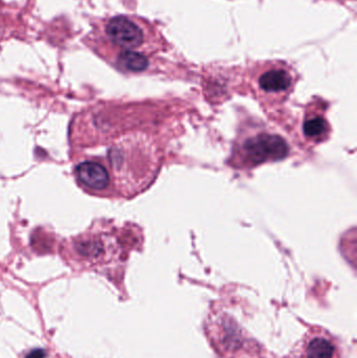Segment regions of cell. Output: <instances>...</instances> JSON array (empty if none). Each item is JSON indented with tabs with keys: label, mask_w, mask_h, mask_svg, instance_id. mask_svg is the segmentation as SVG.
<instances>
[{
	"label": "cell",
	"mask_w": 357,
	"mask_h": 358,
	"mask_svg": "<svg viewBox=\"0 0 357 358\" xmlns=\"http://www.w3.org/2000/svg\"><path fill=\"white\" fill-rule=\"evenodd\" d=\"M85 43L122 73H144L150 59L166 45L156 27L146 19L117 15L94 25Z\"/></svg>",
	"instance_id": "cell-1"
},
{
	"label": "cell",
	"mask_w": 357,
	"mask_h": 358,
	"mask_svg": "<svg viewBox=\"0 0 357 358\" xmlns=\"http://www.w3.org/2000/svg\"><path fill=\"white\" fill-rule=\"evenodd\" d=\"M285 358H342L339 341L324 328L310 327Z\"/></svg>",
	"instance_id": "cell-2"
},
{
	"label": "cell",
	"mask_w": 357,
	"mask_h": 358,
	"mask_svg": "<svg viewBox=\"0 0 357 358\" xmlns=\"http://www.w3.org/2000/svg\"><path fill=\"white\" fill-rule=\"evenodd\" d=\"M73 176L78 185L94 196L110 195L111 178L106 168L94 159H79L73 167Z\"/></svg>",
	"instance_id": "cell-3"
},
{
	"label": "cell",
	"mask_w": 357,
	"mask_h": 358,
	"mask_svg": "<svg viewBox=\"0 0 357 358\" xmlns=\"http://www.w3.org/2000/svg\"><path fill=\"white\" fill-rule=\"evenodd\" d=\"M243 150L249 163L260 164L283 159L289 152V147L280 136L260 134L249 138L243 145Z\"/></svg>",
	"instance_id": "cell-4"
},
{
	"label": "cell",
	"mask_w": 357,
	"mask_h": 358,
	"mask_svg": "<svg viewBox=\"0 0 357 358\" xmlns=\"http://www.w3.org/2000/svg\"><path fill=\"white\" fill-rule=\"evenodd\" d=\"M260 88L266 92H282L291 88L293 77L291 71L282 65H274L260 75Z\"/></svg>",
	"instance_id": "cell-5"
},
{
	"label": "cell",
	"mask_w": 357,
	"mask_h": 358,
	"mask_svg": "<svg viewBox=\"0 0 357 358\" xmlns=\"http://www.w3.org/2000/svg\"><path fill=\"white\" fill-rule=\"evenodd\" d=\"M23 31V23L14 10L0 0V42L18 37Z\"/></svg>",
	"instance_id": "cell-6"
},
{
	"label": "cell",
	"mask_w": 357,
	"mask_h": 358,
	"mask_svg": "<svg viewBox=\"0 0 357 358\" xmlns=\"http://www.w3.org/2000/svg\"><path fill=\"white\" fill-rule=\"evenodd\" d=\"M327 129V123L323 117H316L308 120L304 123V134L308 138H318L324 134Z\"/></svg>",
	"instance_id": "cell-7"
},
{
	"label": "cell",
	"mask_w": 357,
	"mask_h": 358,
	"mask_svg": "<svg viewBox=\"0 0 357 358\" xmlns=\"http://www.w3.org/2000/svg\"><path fill=\"white\" fill-rule=\"evenodd\" d=\"M27 358H45V353L43 350H35L29 353Z\"/></svg>",
	"instance_id": "cell-8"
}]
</instances>
